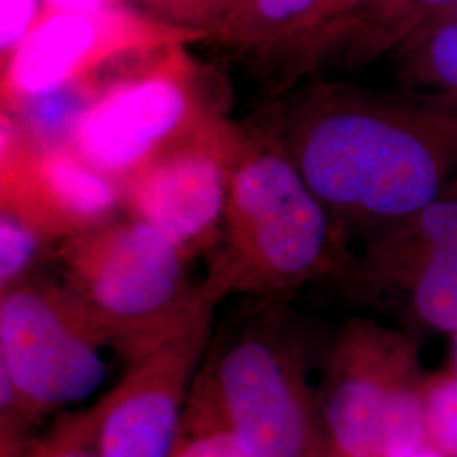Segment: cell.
<instances>
[{
    "instance_id": "4fadbf2b",
    "label": "cell",
    "mask_w": 457,
    "mask_h": 457,
    "mask_svg": "<svg viewBox=\"0 0 457 457\" xmlns=\"http://www.w3.org/2000/svg\"><path fill=\"white\" fill-rule=\"evenodd\" d=\"M393 58L403 92L457 114V22L427 28Z\"/></svg>"
},
{
    "instance_id": "52a82bcc",
    "label": "cell",
    "mask_w": 457,
    "mask_h": 457,
    "mask_svg": "<svg viewBox=\"0 0 457 457\" xmlns=\"http://www.w3.org/2000/svg\"><path fill=\"white\" fill-rule=\"evenodd\" d=\"M224 296L222 290L207 296L175 332L131 361L124 378L98 400V457H170Z\"/></svg>"
},
{
    "instance_id": "7c38bea8",
    "label": "cell",
    "mask_w": 457,
    "mask_h": 457,
    "mask_svg": "<svg viewBox=\"0 0 457 457\" xmlns=\"http://www.w3.org/2000/svg\"><path fill=\"white\" fill-rule=\"evenodd\" d=\"M457 0H373L356 16L345 21L326 41L341 46L347 56L364 63L395 54L413 36L424 31L449 11Z\"/></svg>"
},
{
    "instance_id": "9a60e30c",
    "label": "cell",
    "mask_w": 457,
    "mask_h": 457,
    "mask_svg": "<svg viewBox=\"0 0 457 457\" xmlns=\"http://www.w3.org/2000/svg\"><path fill=\"white\" fill-rule=\"evenodd\" d=\"M19 104L24 124L41 149L70 147L73 131L90 105L70 83L46 94L21 98Z\"/></svg>"
},
{
    "instance_id": "cb8c5ba5",
    "label": "cell",
    "mask_w": 457,
    "mask_h": 457,
    "mask_svg": "<svg viewBox=\"0 0 457 457\" xmlns=\"http://www.w3.org/2000/svg\"><path fill=\"white\" fill-rule=\"evenodd\" d=\"M451 361H449V366L447 368H451V370H454L457 373V332H454L453 336H451Z\"/></svg>"
},
{
    "instance_id": "2e32d148",
    "label": "cell",
    "mask_w": 457,
    "mask_h": 457,
    "mask_svg": "<svg viewBox=\"0 0 457 457\" xmlns=\"http://www.w3.org/2000/svg\"><path fill=\"white\" fill-rule=\"evenodd\" d=\"M97 425V403L65 413L46 434L36 436L21 457H98Z\"/></svg>"
},
{
    "instance_id": "44dd1931",
    "label": "cell",
    "mask_w": 457,
    "mask_h": 457,
    "mask_svg": "<svg viewBox=\"0 0 457 457\" xmlns=\"http://www.w3.org/2000/svg\"><path fill=\"white\" fill-rule=\"evenodd\" d=\"M373 0H322L311 33L303 43H311L315 49L322 48L327 39L339 29L345 21L356 16Z\"/></svg>"
},
{
    "instance_id": "8992f818",
    "label": "cell",
    "mask_w": 457,
    "mask_h": 457,
    "mask_svg": "<svg viewBox=\"0 0 457 457\" xmlns=\"http://www.w3.org/2000/svg\"><path fill=\"white\" fill-rule=\"evenodd\" d=\"M427 375L413 332L368 317L345 322L327 353L319 392L330 451L383 457L395 405Z\"/></svg>"
},
{
    "instance_id": "6da1fadb",
    "label": "cell",
    "mask_w": 457,
    "mask_h": 457,
    "mask_svg": "<svg viewBox=\"0 0 457 457\" xmlns=\"http://www.w3.org/2000/svg\"><path fill=\"white\" fill-rule=\"evenodd\" d=\"M281 146L347 245H366L457 181V114L409 92L317 87Z\"/></svg>"
},
{
    "instance_id": "603a6c76",
    "label": "cell",
    "mask_w": 457,
    "mask_h": 457,
    "mask_svg": "<svg viewBox=\"0 0 457 457\" xmlns=\"http://www.w3.org/2000/svg\"><path fill=\"white\" fill-rule=\"evenodd\" d=\"M449 22H457V2L449 9V11H445L444 14H442L439 19H436L430 26H437V24H449ZM428 26V28H430ZM427 29V28H425Z\"/></svg>"
},
{
    "instance_id": "e0dca14e",
    "label": "cell",
    "mask_w": 457,
    "mask_h": 457,
    "mask_svg": "<svg viewBox=\"0 0 457 457\" xmlns=\"http://www.w3.org/2000/svg\"><path fill=\"white\" fill-rule=\"evenodd\" d=\"M425 411L430 445L444 457H457V373L451 368L428 373Z\"/></svg>"
},
{
    "instance_id": "9c48e42d",
    "label": "cell",
    "mask_w": 457,
    "mask_h": 457,
    "mask_svg": "<svg viewBox=\"0 0 457 457\" xmlns=\"http://www.w3.org/2000/svg\"><path fill=\"white\" fill-rule=\"evenodd\" d=\"M230 151L212 137L175 143L122 180V200L192 260L220 239L236 158Z\"/></svg>"
},
{
    "instance_id": "4316f807",
    "label": "cell",
    "mask_w": 457,
    "mask_h": 457,
    "mask_svg": "<svg viewBox=\"0 0 457 457\" xmlns=\"http://www.w3.org/2000/svg\"><path fill=\"white\" fill-rule=\"evenodd\" d=\"M224 2H236V0H224Z\"/></svg>"
},
{
    "instance_id": "ac0fdd59",
    "label": "cell",
    "mask_w": 457,
    "mask_h": 457,
    "mask_svg": "<svg viewBox=\"0 0 457 457\" xmlns=\"http://www.w3.org/2000/svg\"><path fill=\"white\" fill-rule=\"evenodd\" d=\"M48 241L12 213L0 215V292L28 279L34 262Z\"/></svg>"
},
{
    "instance_id": "7a4b0ae2",
    "label": "cell",
    "mask_w": 457,
    "mask_h": 457,
    "mask_svg": "<svg viewBox=\"0 0 457 457\" xmlns=\"http://www.w3.org/2000/svg\"><path fill=\"white\" fill-rule=\"evenodd\" d=\"M220 251L209 275L228 294L279 300L343 281L353 253L283 146L236 153Z\"/></svg>"
},
{
    "instance_id": "5bb4252c",
    "label": "cell",
    "mask_w": 457,
    "mask_h": 457,
    "mask_svg": "<svg viewBox=\"0 0 457 457\" xmlns=\"http://www.w3.org/2000/svg\"><path fill=\"white\" fill-rule=\"evenodd\" d=\"M170 457H249L212 393L196 376Z\"/></svg>"
},
{
    "instance_id": "3957f363",
    "label": "cell",
    "mask_w": 457,
    "mask_h": 457,
    "mask_svg": "<svg viewBox=\"0 0 457 457\" xmlns=\"http://www.w3.org/2000/svg\"><path fill=\"white\" fill-rule=\"evenodd\" d=\"M56 258L60 281L129 362L164 341L207 296L222 290L209 275L194 285L187 253L134 215L66 237L56 245Z\"/></svg>"
},
{
    "instance_id": "ffe728a7",
    "label": "cell",
    "mask_w": 457,
    "mask_h": 457,
    "mask_svg": "<svg viewBox=\"0 0 457 457\" xmlns=\"http://www.w3.org/2000/svg\"><path fill=\"white\" fill-rule=\"evenodd\" d=\"M37 0H0V49L14 51L36 26Z\"/></svg>"
},
{
    "instance_id": "ba28073f",
    "label": "cell",
    "mask_w": 457,
    "mask_h": 457,
    "mask_svg": "<svg viewBox=\"0 0 457 457\" xmlns=\"http://www.w3.org/2000/svg\"><path fill=\"white\" fill-rule=\"evenodd\" d=\"M361 273L376 303L411 327L457 332V185L366 245Z\"/></svg>"
},
{
    "instance_id": "d4e9b609",
    "label": "cell",
    "mask_w": 457,
    "mask_h": 457,
    "mask_svg": "<svg viewBox=\"0 0 457 457\" xmlns=\"http://www.w3.org/2000/svg\"><path fill=\"white\" fill-rule=\"evenodd\" d=\"M407 457H444L441 453H437L432 445L430 447H425L422 451H419V453H415V454H410Z\"/></svg>"
},
{
    "instance_id": "484cf974",
    "label": "cell",
    "mask_w": 457,
    "mask_h": 457,
    "mask_svg": "<svg viewBox=\"0 0 457 457\" xmlns=\"http://www.w3.org/2000/svg\"><path fill=\"white\" fill-rule=\"evenodd\" d=\"M327 457H344V456H339V454H336V453H334V451H330V453H328V456Z\"/></svg>"
},
{
    "instance_id": "d6986e66",
    "label": "cell",
    "mask_w": 457,
    "mask_h": 457,
    "mask_svg": "<svg viewBox=\"0 0 457 457\" xmlns=\"http://www.w3.org/2000/svg\"><path fill=\"white\" fill-rule=\"evenodd\" d=\"M322 0H253L258 17L275 33L294 34L302 41L311 33Z\"/></svg>"
},
{
    "instance_id": "5b68a950",
    "label": "cell",
    "mask_w": 457,
    "mask_h": 457,
    "mask_svg": "<svg viewBox=\"0 0 457 457\" xmlns=\"http://www.w3.org/2000/svg\"><path fill=\"white\" fill-rule=\"evenodd\" d=\"M105 345L102 328L62 281L28 278L0 292V378L36 424L97 392Z\"/></svg>"
},
{
    "instance_id": "7402d4cb",
    "label": "cell",
    "mask_w": 457,
    "mask_h": 457,
    "mask_svg": "<svg viewBox=\"0 0 457 457\" xmlns=\"http://www.w3.org/2000/svg\"><path fill=\"white\" fill-rule=\"evenodd\" d=\"M58 12L82 14L94 19H105L111 14V0H48Z\"/></svg>"
},
{
    "instance_id": "8fae6325",
    "label": "cell",
    "mask_w": 457,
    "mask_h": 457,
    "mask_svg": "<svg viewBox=\"0 0 457 457\" xmlns=\"http://www.w3.org/2000/svg\"><path fill=\"white\" fill-rule=\"evenodd\" d=\"M100 22L70 12H58L37 22L14 49L9 65V85L19 98L68 85L97 49Z\"/></svg>"
},
{
    "instance_id": "277c9868",
    "label": "cell",
    "mask_w": 457,
    "mask_h": 457,
    "mask_svg": "<svg viewBox=\"0 0 457 457\" xmlns=\"http://www.w3.org/2000/svg\"><path fill=\"white\" fill-rule=\"evenodd\" d=\"M196 379L249 457H327L330 445L303 343L275 311L251 312L211 341Z\"/></svg>"
},
{
    "instance_id": "30bf717a",
    "label": "cell",
    "mask_w": 457,
    "mask_h": 457,
    "mask_svg": "<svg viewBox=\"0 0 457 457\" xmlns=\"http://www.w3.org/2000/svg\"><path fill=\"white\" fill-rule=\"evenodd\" d=\"M187 114L188 100L175 80L151 77L124 83L90 102L70 149L104 175L122 181L175 145Z\"/></svg>"
}]
</instances>
